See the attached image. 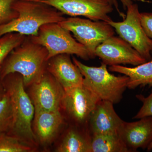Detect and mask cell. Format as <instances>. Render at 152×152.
I'll use <instances>...</instances> for the list:
<instances>
[{
    "instance_id": "cell-1",
    "label": "cell",
    "mask_w": 152,
    "mask_h": 152,
    "mask_svg": "<svg viewBox=\"0 0 152 152\" xmlns=\"http://www.w3.org/2000/svg\"><path fill=\"white\" fill-rule=\"evenodd\" d=\"M48 56L45 47L34 42L27 36L23 42L11 52L1 66V79L10 74H19L25 87L30 86L39 81L47 71Z\"/></svg>"
},
{
    "instance_id": "cell-2",
    "label": "cell",
    "mask_w": 152,
    "mask_h": 152,
    "mask_svg": "<svg viewBox=\"0 0 152 152\" xmlns=\"http://www.w3.org/2000/svg\"><path fill=\"white\" fill-rule=\"evenodd\" d=\"M12 7L18 17L0 25V37L11 33L36 36L43 25L59 23L66 18L62 13L55 8L33 0H16Z\"/></svg>"
},
{
    "instance_id": "cell-3",
    "label": "cell",
    "mask_w": 152,
    "mask_h": 152,
    "mask_svg": "<svg viewBox=\"0 0 152 152\" xmlns=\"http://www.w3.org/2000/svg\"><path fill=\"white\" fill-rule=\"evenodd\" d=\"M4 90L10 97L13 112V121L8 134L30 145L35 144L32 123L34 106L25 89L23 77L18 73L11 74L2 80Z\"/></svg>"
},
{
    "instance_id": "cell-4",
    "label": "cell",
    "mask_w": 152,
    "mask_h": 152,
    "mask_svg": "<svg viewBox=\"0 0 152 152\" xmlns=\"http://www.w3.org/2000/svg\"><path fill=\"white\" fill-rule=\"evenodd\" d=\"M74 64L83 76V85L94 93L100 100L118 104L127 88L129 77L116 76L109 72L107 65L101 63L99 67L89 66L73 57Z\"/></svg>"
},
{
    "instance_id": "cell-5",
    "label": "cell",
    "mask_w": 152,
    "mask_h": 152,
    "mask_svg": "<svg viewBox=\"0 0 152 152\" xmlns=\"http://www.w3.org/2000/svg\"><path fill=\"white\" fill-rule=\"evenodd\" d=\"M29 37L33 42L47 49L48 60L63 54L76 55L84 60L92 58L86 48L58 23L43 25L37 35Z\"/></svg>"
},
{
    "instance_id": "cell-6",
    "label": "cell",
    "mask_w": 152,
    "mask_h": 152,
    "mask_svg": "<svg viewBox=\"0 0 152 152\" xmlns=\"http://www.w3.org/2000/svg\"><path fill=\"white\" fill-rule=\"evenodd\" d=\"M58 23L72 33L75 39L88 50L92 58L96 57L97 48L115 34L113 28L103 21L71 17Z\"/></svg>"
},
{
    "instance_id": "cell-7",
    "label": "cell",
    "mask_w": 152,
    "mask_h": 152,
    "mask_svg": "<svg viewBox=\"0 0 152 152\" xmlns=\"http://www.w3.org/2000/svg\"><path fill=\"white\" fill-rule=\"evenodd\" d=\"M126 15L124 21L107 23L115 30L120 37L135 49L147 61L152 58V40L147 35L142 26L140 13L137 4L127 8Z\"/></svg>"
},
{
    "instance_id": "cell-8",
    "label": "cell",
    "mask_w": 152,
    "mask_h": 152,
    "mask_svg": "<svg viewBox=\"0 0 152 152\" xmlns=\"http://www.w3.org/2000/svg\"><path fill=\"white\" fill-rule=\"evenodd\" d=\"M53 7L64 15L83 16L94 21L112 20L113 5L109 0H33Z\"/></svg>"
},
{
    "instance_id": "cell-9",
    "label": "cell",
    "mask_w": 152,
    "mask_h": 152,
    "mask_svg": "<svg viewBox=\"0 0 152 152\" xmlns=\"http://www.w3.org/2000/svg\"><path fill=\"white\" fill-rule=\"evenodd\" d=\"M95 56L107 66H137L147 62L141 55L121 38L112 36L97 48Z\"/></svg>"
},
{
    "instance_id": "cell-10",
    "label": "cell",
    "mask_w": 152,
    "mask_h": 152,
    "mask_svg": "<svg viewBox=\"0 0 152 152\" xmlns=\"http://www.w3.org/2000/svg\"><path fill=\"white\" fill-rule=\"evenodd\" d=\"M30 86L29 96L35 110L60 111L64 90L48 71Z\"/></svg>"
},
{
    "instance_id": "cell-11",
    "label": "cell",
    "mask_w": 152,
    "mask_h": 152,
    "mask_svg": "<svg viewBox=\"0 0 152 152\" xmlns=\"http://www.w3.org/2000/svg\"><path fill=\"white\" fill-rule=\"evenodd\" d=\"M64 91L62 106L67 113L80 124L89 121L99 99L83 84Z\"/></svg>"
},
{
    "instance_id": "cell-12",
    "label": "cell",
    "mask_w": 152,
    "mask_h": 152,
    "mask_svg": "<svg viewBox=\"0 0 152 152\" xmlns=\"http://www.w3.org/2000/svg\"><path fill=\"white\" fill-rule=\"evenodd\" d=\"M126 122L124 121L118 134L130 152L147 149L152 142V117Z\"/></svg>"
},
{
    "instance_id": "cell-13",
    "label": "cell",
    "mask_w": 152,
    "mask_h": 152,
    "mask_svg": "<svg viewBox=\"0 0 152 152\" xmlns=\"http://www.w3.org/2000/svg\"><path fill=\"white\" fill-rule=\"evenodd\" d=\"M47 70L64 91L83 84V76L71 60L70 55L63 54L51 58L48 61Z\"/></svg>"
},
{
    "instance_id": "cell-14",
    "label": "cell",
    "mask_w": 152,
    "mask_h": 152,
    "mask_svg": "<svg viewBox=\"0 0 152 152\" xmlns=\"http://www.w3.org/2000/svg\"><path fill=\"white\" fill-rule=\"evenodd\" d=\"M113 104L100 100L89 120L92 135L118 133L124 121L117 114Z\"/></svg>"
},
{
    "instance_id": "cell-15",
    "label": "cell",
    "mask_w": 152,
    "mask_h": 152,
    "mask_svg": "<svg viewBox=\"0 0 152 152\" xmlns=\"http://www.w3.org/2000/svg\"><path fill=\"white\" fill-rule=\"evenodd\" d=\"M33 120L34 134L37 141L43 145L53 142L64 121L60 111L35 110Z\"/></svg>"
},
{
    "instance_id": "cell-16",
    "label": "cell",
    "mask_w": 152,
    "mask_h": 152,
    "mask_svg": "<svg viewBox=\"0 0 152 152\" xmlns=\"http://www.w3.org/2000/svg\"><path fill=\"white\" fill-rule=\"evenodd\" d=\"M152 58L149 61L143 63L134 67H128L118 65L110 66L109 70L119 73L129 77L127 88L134 90L139 87L148 86L152 87Z\"/></svg>"
},
{
    "instance_id": "cell-17",
    "label": "cell",
    "mask_w": 152,
    "mask_h": 152,
    "mask_svg": "<svg viewBox=\"0 0 152 152\" xmlns=\"http://www.w3.org/2000/svg\"><path fill=\"white\" fill-rule=\"evenodd\" d=\"M118 133L92 135L91 152H129Z\"/></svg>"
},
{
    "instance_id": "cell-18",
    "label": "cell",
    "mask_w": 152,
    "mask_h": 152,
    "mask_svg": "<svg viewBox=\"0 0 152 152\" xmlns=\"http://www.w3.org/2000/svg\"><path fill=\"white\" fill-rule=\"evenodd\" d=\"M56 151L91 152V138L86 137L78 131L71 129L66 134Z\"/></svg>"
},
{
    "instance_id": "cell-19",
    "label": "cell",
    "mask_w": 152,
    "mask_h": 152,
    "mask_svg": "<svg viewBox=\"0 0 152 152\" xmlns=\"http://www.w3.org/2000/svg\"><path fill=\"white\" fill-rule=\"evenodd\" d=\"M13 121V112L10 97L7 91L0 96V133H8Z\"/></svg>"
},
{
    "instance_id": "cell-20",
    "label": "cell",
    "mask_w": 152,
    "mask_h": 152,
    "mask_svg": "<svg viewBox=\"0 0 152 152\" xmlns=\"http://www.w3.org/2000/svg\"><path fill=\"white\" fill-rule=\"evenodd\" d=\"M31 145L7 132L0 133V152H29Z\"/></svg>"
},
{
    "instance_id": "cell-21",
    "label": "cell",
    "mask_w": 152,
    "mask_h": 152,
    "mask_svg": "<svg viewBox=\"0 0 152 152\" xmlns=\"http://www.w3.org/2000/svg\"><path fill=\"white\" fill-rule=\"evenodd\" d=\"M26 37L19 33H11L0 37V66L11 52L23 42Z\"/></svg>"
},
{
    "instance_id": "cell-22",
    "label": "cell",
    "mask_w": 152,
    "mask_h": 152,
    "mask_svg": "<svg viewBox=\"0 0 152 152\" xmlns=\"http://www.w3.org/2000/svg\"><path fill=\"white\" fill-rule=\"evenodd\" d=\"M16 0H0V25L6 23L18 16L12 6Z\"/></svg>"
},
{
    "instance_id": "cell-23",
    "label": "cell",
    "mask_w": 152,
    "mask_h": 152,
    "mask_svg": "<svg viewBox=\"0 0 152 152\" xmlns=\"http://www.w3.org/2000/svg\"><path fill=\"white\" fill-rule=\"evenodd\" d=\"M136 96L142 103V105L133 119H139L144 117H152V91L148 96L142 94L136 95Z\"/></svg>"
},
{
    "instance_id": "cell-24",
    "label": "cell",
    "mask_w": 152,
    "mask_h": 152,
    "mask_svg": "<svg viewBox=\"0 0 152 152\" xmlns=\"http://www.w3.org/2000/svg\"><path fill=\"white\" fill-rule=\"evenodd\" d=\"M140 19L145 32L152 40V12L140 13Z\"/></svg>"
},
{
    "instance_id": "cell-25",
    "label": "cell",
    "mask_w": 152,
    "mask_h": 152,
    "mask_svg": "<svg viewBox=\"0 0 152 152\" xmlns=\"http://www.w3.org/2000/svg\"><path fill=\"white\" fill-rule=\"evenodd\" d=\"M109 1L113 5L114 7L115 8L116 10H117V12H118L119 14L122 17L124 16V14L121 12L120 11L119 9L118 6V3H117L116 0H109Z\"/></svg>"
},
{
    "instance_id": "cell-26",
    "label": "cell",
    "mask_w": 152,
    "mask_h": 152,
    "mask_svg": "<svg viewBox=\"0 0 152 152\" xmlns=\"http://www.w3.org/2000/svg\"><path fill=\"white\" fill-rule=\"evenodd\" d=\"M122 3L123 7L125 10H127L129 6L133 4V0H120Z\"/></svg>"
},
{
    "instance_id": "cell-27",
    "label": "cell",
    "mask_w": 152,
    "mask_h": 152,
    "mask_svg": "<svg viewBox=\"0 0 152 152\" xmlns=\"http://www.w3.org/2000/svg\"><path fill=\"white\" fill-rule=\"evenodd\" d=\"M1 67H0V72H1ZM4 91V87L2 84V82L1 77V73H0V96L2 94Z\"/></svg>"
},
{
    "instance_id": "cell-28",
    "label": "cell",
    "mask_w": 152,
    "mask_h": 152,
    "mask_svg": "<svg viewBox=\"0 0 152 152\" xmlns=\"http://www.w3.org/2000/svg\"><path fill=\"white\" fill-rule=\"evenodd\" d=\"M147 151H152V142L150 144L148 148H147Z\"/></svg>"
}]
</instances>
